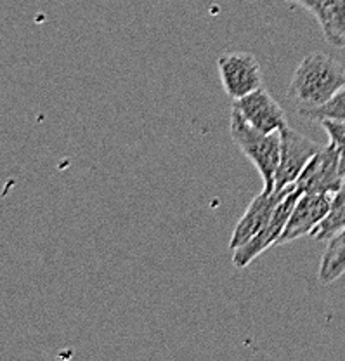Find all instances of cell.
Wrapping results in <instances>:
<instances>
[{
  "instance_id": "obj_4",
  "label": "cell",
  "mask_w": 345,
  "mask_h": 361,
  "mask_svg": "<svg viewBox=\"0 0 345 361\" xmlns=\"http://www.w3.org/2000/svg\"><path fill=\"white\" fill-rule=\"evenodd\" d=\"M281 148H280V165L276 171L275 190L281 191L297 183L299 176L309 164V160L322 148L313 139L306 137L299 130L287 126L281 129Z\"/></svg>"
},
{
  "instance_id": "obj_10",
  "label": "cell",
  "mask_w": 345,
  "mask_h": 361,
  "mask_svg": "<svg viewBox=\"0 0 345 361\" xmlns=\"http://www.w3.org/2000/svg\"><path fill=\"white\" fill-rule=\"evenodd\" d=\"M309 11L330 44L345 49V0H287Z\"/></svg>"
},
{
  "instance_id": "obj_3",
  "label": "cell",
  "mask_w": 345,
  "mask_h": 361,
  "mask_svg": "<svg viewBox=\"0 0 345 361\" xmlns=\"http://www.w3.org/2000/svg\"><path fill=\"white\" fill-rule=\"evenodd\" d=\"M300 195L302 193L295 188V184L288 188V191L284 193V197L281 198V202L276 205L271 219L265 223L264 228H262L257 235L252 236L245 245L232 250V264H234L236 268H246V266L252 261H255L258 255L264 254L269 247L276 245V242L280 240L281 233H283L284 226L288 223V217H290L291 210H294Z\"/></svg>"
},
{
  "instance_id": "obj_9",
  "label": "cell",
  "mask_w": 345,
  "mask_h": 361,
  "mask_svg": "<svg viewBox=\"0 0 345 361\" xmlns=\"http://www.w3.org/2000/svg\"><path fill=\"white\" fill-rule=\"evenodd\" d=\"M290 188V186H288ZM288 188L281 191H262L258 197H255L252 203L249 205L246 212L243 214L242 219L236 224L234 231H232L230 248L231 250H236L238 247L245 245L252 236L257 235L262 228H264L265 223L271 219L272 212H275L276 205L281 202V198L284 197V193L288 191Z\"/></svg>"
},
{
  "instance_id": "obj_13",
  "label": "cell",
  "mask_w": 345,
  "mask_h": 361,
  "mask_svg": "<svg viewBox=\"0 0 345 361\" xmlns=\"http://www.w3.org/2000/svg\"><path fill=\"white\" fill-rule=\"evenodd\" d=\"M300 116L306 120H314V122H322V120H342L345 122V85L330 101L318 108L299 111Z\"/></svg>"
},
{
  "instance_id": "obj_2",
  "label": "cell",
  "mask_w": 345,
  "mask_h": 361,
  "mask_svg": "<svg viewBox=\"0 0 345 361\" xmlns=\"http://www.w3.org/2000/svg\"><path fill=\"white\" fill-rule=\"evenodd\" d=\"M230 129L232 141L238 146L239 152L257 167L262 183H264L262 191H268V193L275 191L276 171L280 165V133H261L250 126L236 108L231 110Z\"/></svg>"
},
{
  "instance_id": "obj_5",
  "label": "cell",
  "mask_w": 345,
  "mask_h": 361,
  "mask_svg": "<svg viewBox=\"0 0 345 361\" xmlns=\"http://www.w3.org/2000/svg\"><path fill=\"white\" fill-rule=\"evenodd\" d=\"M217 68L224 90L234 101L264 84L261 63L252 52H226L217 59Z\"/></svg>"
},
{
  "instance_id": "obj_6",
  "label": "cell",
  "mask_w": 345,
  "mask_h": 361,
  "mask_svg": "<svg viewBox=\"0 0 345 361\" xmlns=\"http://www.w3.org/2000/svg\"><path fill=\"white\" fill-rule=\"evenodd\" d=\"M340 158L332 145L322 146L299 176L295 188L300 193H335L344 184Z\"/></svg>"
},
{
  "instance_id": "obj_14",
  "label": "cell",
  "mask_w": 345,
  "mask_h": 361,
  "mask_svg": "<svg viewBox=\"0 0 345 361\" xmlns=\"http://www.w3.org/2000/svg\"><path fill=\"white\" fill-rule=\"evenodd\" d=\"M322 129L328 134L330 145L335 148L340 158V171L345 178V122L342 120H322Z\"/></svg>"
},
{
  "instance_id": "obj_1",
  "label": "cell",
  "mask_w": 345,
  "mask_h": 361,
  "mask_svg": "<svg viewBox=\"0 0 345 361\" xmlns=\"http://www.w3.org/2000/svg\"><path fill=\"white\" fill-rule=\"evenodd\" d=\"M345 85V68L325 52H310L295 70L288 101L297 111L310 110L332 99Z\"/></svg>"
},
{
  "instance_id": "obj_8",
  "label": "cell",
  "mask_w": 345,
  "mask_h": 361,
  "mask_svg": "<svg viewBox=\"0 0 345 361\" xmlns=\"http://www.w3.org/2000/svg\"><path fill=\"white\" fill-rule=\"evenodd\" d=\"M232 108H236L242 113L243 118L261 133H281V129L288 126L283 108L264 87L236 99Z\"/></svg>"
},
{
  "instance_id": "obj_11",
  "label": "cell",
  "mask_w": 345,
  "mask_h": 361,
  "mask_svg": "<svg viewBox=\"0 0 345 361\" xmlns=\"http://www.w3.org/2000/svg\"><path fill=\"white\" fill-rule=\"evenodd\" d=\"M345 273V229L328 240L320 264V281L322 285L333 283Z\"/></svg>"
},
{
  "instance_id": "obj_7",
  "label": "cell",
  "mask_w": 345,
  "mask_h": 361,
  "mask_svg": "<svg viewBox=\"0 0 345 361\" xmlns=\"http://www.w3.org/2000/svg\"><path fill=\"white\" fill-rule=\"evenodd\" d=\"M332 193H302L291 210L288 223L276 245H287L295 240L310 236L321 224L332 205Z\"/></svg>"
},
{
  "instance_id": "obj_12",
  "label": "cell",
  "mask_w": 345,
  "mask_h": 361,
  "mask_svg": "<svg viewBox=\"0 0 345 361\" xmlns=\"http://www.w3.org/2000/svg\"><path fill=\"white\" fill-rule=\"evenodd\" d=\"M345 229V180L339 191L333 193L332 205H330V212L326 214L321 224L314 229L313 236L314 240H330Z\"/></svg>"
}]
</instances>
